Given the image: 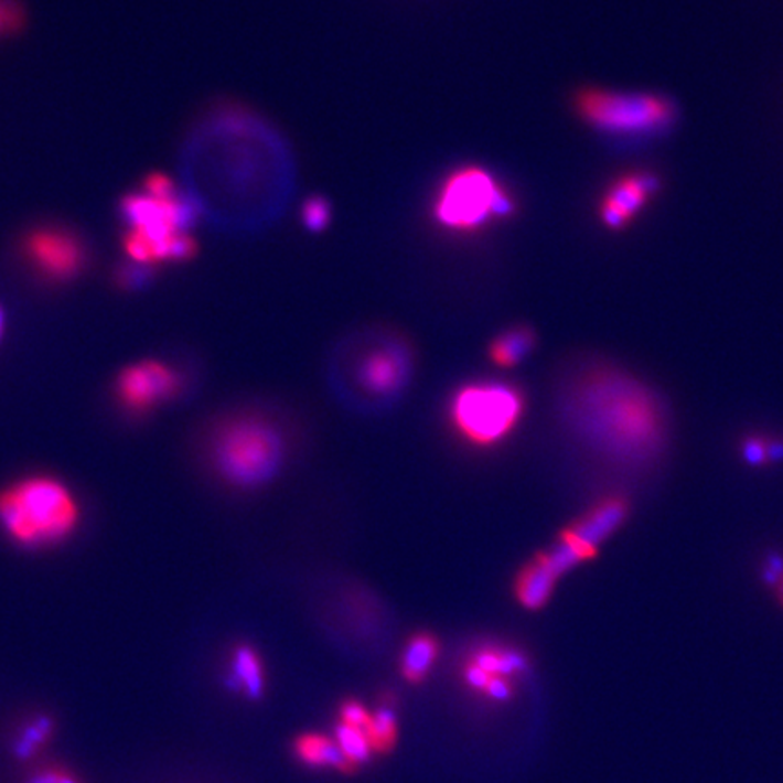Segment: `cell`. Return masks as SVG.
<instances>
[{
  "mask_svg": "<svg viewBox=\"0 0 783 783\" xmlns=\"http://www.w3.org/2000/svg\"><path fill=\"white\" fill-rule=\"evenodd\" d=\"M560 412L586 444L622 463L653 458L666 438L658 397L613 366L588 365L575 372L562 387Z\"/></svg>",
  "mask_w": 783,
  "mask_h": 783,
  "instance_id": "cell-1",
  "label": "cell"
},
{
  "mask_svg": "<svg viewBox=\"0 0 783 783\" xmlns=\"http://www.w3.org/2000/svg\"><path fill=\"white\" fill-rule=\"evenodd\" d=\"M294 439L286 421L264 410L233 414L214 427L207 459L219 481L236 490L275 483L290 463Z\"/></svg>",
  "mask_w": 783,
  "mask_h": 783,
  "instance_id": "cell-2",
  "label": "cell"
},
{
  "mask_svg": "<svg viewBox=\"0 0 783 783\" xmlns=\"http://www.w3.org/2000/svg\"><path fill=\"white\" fill-rule=\"evenodd\" d=\"M78 523L77 497L58 479L30 475L0 490V529L21 548L61 545Z\"/></svg>",
  "mask_w": 783,
  "mask_h": 783,
  "instance_id": "cell-3",
  "label": "cell"
},
{
  "mask_svg": "<svg viewBox=\"0 0 783 783\" xmlns=\"http://www.w3.org/2000/svg\"><path fill=\"white\" fill-rule=\"evenodd\" d=\"M124 214L131 224L126 249L140 264L189 260L196 250L189 235L193 224V205L176 193L165 196L131 194L124 200Z\"/></svg>",
  "mask_w": 783,
  "mask_h": 783,
  "instance_id": "cell-4",
  "label": "cell"
},
{
  "mask_svg": "<svg viewBox=\"0 0 783 783\" xmlns=\"http://www.w3.org/2000/svg\"><path fill=\"white\" fill-rule=\"evenodd\" d=\"M524 410L523 388L503 379H481L452 392L447 419L469 447L494 448L514 432Z\"/></svg>",
  "mask_w": 783,
  "mask_h": 783,
  "instance_id": "cell-5",
  "label": "cell"
},
{
  "mask_svg": "<svg viewBox=\"0 0 783 783\" xmlns=\"http://www.w3.org/2000/svg\"><path fill=\"white\" fill-rule=\"evenodd\" d=\"M575 115L591 129L613 137H655L677 122V106L658 93L613 92L580 87Z\"/></svg>",
  "mask_w": 783,
  "mask_h": 783,
  "instance_id": "cell-6",
  "label": "cell"
},
{
  "mask_svg": "<svg viewBox=\"0 0 783 783\" xmlns=\"http://www.w3.org/2000/svg\"><path fill=\"white\" fill-rule=\"evenodd\" d=\"M506 189L481 168H463L450 174L439 189L433 216L455 233H470L514 213Z\"/></svg>",
  "mask_w": 783,
  "mask_h": 783,
  "instance_id": "cell-7",
  "label": "cell"
},
{
  "mask_svg": "<svg viewBox=\"0 0 783 783\" xmlns=\"http://www.w3.org/2000/svg\"><path fill=\"white\" fill-rule=\"evenodd\" d=\"M628 510L630 506L622 497L604 498L580 519L566 526L554 545L546 551L535 554V559L559 580L575 566L596 557L602 540L608 539L624 523Z\"/></svg>",
  "mask_w": 783,
  "mask_h": 783,
  "instance_id": "cell-8",
  "label": "cell"
},
{
  "mask_svg": "<svg viewBox=\"0 0 783 783\" xmlns=\"http://www.w3.org/2000/svg\"><path fill=\"white\" fill-rule=\"evenodd\" d=\"M412 346L403 336L382 334L354 362V382L368 396L392 397L407 387Z\"/></svg>",
  "mask_w": 783,
  "mask_h": 783,
  "instance_id": "cell-9",
  "label": "cell"
},
{
  "mask_svg": "<svg viewBox=\"0 0 783 783\" xmlns=\"http://www.w3.org/2000/svg\"><path fill=\"white\" fill-rule=\"evenodd\" d=\"M182 376L168 363H132L117 377V399L131 412L143 414L162 403L171 401L182 392Z\"/></svg>",
  "mask_w": 783,
  "mask_h": 783,
  "instance_id": "cell-10",
  "label": "cell"
},
{
  "mask_svg": "<svg viewBox=\"0 0 783 783\" xmlns=\"http://www.w3.org/2000/svg\"><path fill=\"white\" fill-rule=\"evenodd\" d=\"M661 189V176L646 169L616 176L602 194L599 205L602 224L610 230L626 229L644 207L652 204Z\"/></svg>",
  "mask_w": 783,
  "mask_h": 783,
  "instance_id": "cell-11",
  "label": "cell"
},
{
  "mask_svg": "<svg viewBox=\"0 0 783 783\" xmlns=\"http://www.w3.org/2000/svg\"><path fill=\"white\" fill-rule=\"evenodd\" d=\"M28 258L52 280H69L84 265V249L77 239L61 230H39L26 244Z\"/></svg>",
  "mask_w": 783,
  "mask_h": 783,
  "instance_id": "cell-12",
  "label": "cell"
},
{
  "mask_svg": "<svg viewBox=\"0 0 783 783\" xmlns=\"http://www.w3.org/2000/svg\"><path fill=\"white\" fill-rule=\"evenodd\" d=\"M557 579L551 577L539 560H528L521 566L514 579V596L524 610L539 611L548 604L554 596Z\"/></svg>",
  "mask_w": 783,
  "mask_h": 783,
  "instance_id": "cell-13",
  "label": "cell"
},
{
  "mask_svg": "<svg viewBox=\"0 0 783 783\" xmlns=\"http://www.w3.org/2000/svg\"><path fill=\"white\" fill-rule=\"evenodd\" d=\"M537 345V332L528 325H512L490 341L489 357L498 368H512L523 363Z\"/></svg>",
  "mask_w": 783,
  "mask_h": 783,
  "instance_id": "cell-14",
  "label": "cell"
},
{
  "mask_svg": "<svg viewBox=\"0 0 783 783\" xmlns=\"http://www.w3.org/2000/svg\"><path fill=\"white\" fill-rule=\"evenodd\" d=\"M439 646L438 636L430 631H418L408 639L403 647L401 658H399V669L403 677L412 684H419L432 672L433 664L438 662Z\"/></svg>",
  "mask_w": 783,
  "mask_h": 783,
  "instance_id": "cell-15",
  "label": "cell"
},
{
  "mask_svg": "<svg viewBox=\"0 0 783 783\" xmlns=\"http://www.w3.org/2000/svg\"><path fill=\"white\" fill-rule=\"evenodd\" d=\"M227 684L233 689H242L250 698H260L265 689L264 662L255 647L249 644H239L230 655L229 675Z\"/></svg>",
  "mask_w": 783,
  "mask_h": 783,
  "instance_id": "cell-16",
  "label": "cell"
},
{
  "mask_svg": "<svg viewBox=\"0 0 783 783\" xmlns=\"http://www.w3.org/2000/svg\"><path fill=\"white\" fill-rule=\"evenodd\" d=\"M469 661L481 667L484 673H489L490 677L510 678L517 673L526 672L529 667L528 658L523 652L498 644L479 646Z\"/></svg>",
  "mask_w": 783,
  "mask_h": 783,
  "instance_id": "cell-17",
  "label": "cell"
},
{
  "mask_svg": "<svg viewBox=\"0 0 783 783\" xmlns=\"http://www.w3.org/2000/svg\"><path fill=\"white\" fill-rule=\"evenodd\" d=\"M296 757L300 758L301 762L312 768H334L340 771H352L351 763L346 762L345 754L341 753L337 748L336 740H331L323 734H303L298 738L294 743Z\"/></svg>",
  "mask_w": 783,
  "mask_h": 783,
  "instance_id": "cell-18",
  "label": "cell"
},
{
  "mask_svg": "<svg viewBox=\"0 0 783 783\" xmlns=\"http://www.w3.org/2000/svg\"><path fill=\"white\" fill-rule=\"evenodd\" d=\"M334 734H336L337 748L341 749V753L345 754L346 762L351 763L352 768L356 769L360 763L371 760L374 749H372L371 740L366 737V731L340 722Z\"/></svg>",
  "mask_w": 783,
  "mask_h": 783,
  "instance_id": "cell-19",
  "label": "cell"
},
{
  "mask_svg": "<svg viewBox=\"0 0 783 783\" xmlns=\"http://www.w3.org/2000/svg\"><path fill=\"white\" fill-rule=\"evenodd\" d=\"M366 737L371 740L372 749L377 753H388L394 748L397 720L392 707H383L376 715H372L371 726L366 728Z\"/></svg>",
  "mask_w": 783,
  "mask_h": 783,
  "instance_id": "cell-20",
  "label": "cell"
},
{
  "mask_svg": "<svg viewBox=\"0 0 783 783\" xmlns=\"http://www.w3.org/2000/svg\"><path fill=\"white\" fill-rule=\"evenodd\" d=\"M52 722L47 718H36L24 729L15 746V753L21 758L31 757L52 734Z\"/></svg>",
  "mask_w": 783,
  "mask_h": 783,
  "instance_id": "cell-21",
  "label": "cell"
},
{
  "mask_svg": "<svg viewBox=\"0 0 783 783\" xmlns=\"http://www.w3.org/2000/svg\"><path fill=\"white\" fill-rule=\"evenodd\" d=\"M301 218H303L307 229L318 233V230L325 229V225L329 224L331 207L325 200L315 196V199L307 200Z\"/></svg>",
  "mask_w": 783,
  "mask_h": 783,
  "instance_id": "cell-22",
  "label": "cell"
},
{
  "mask_svg": "<svg viewBox=\"0 0 783 783\" xmlns=\"http://www.w3.org/2000/svg\"><path fill=\"white\" fill-rule=\"evenodd\" d=\"M340 712L341 722L363 729V731H366V728L371 726V712L366 711V707L362 702H357V700H352V698L345 700V702L341 704Z\"/></svg>",
  "mask_w": 783,
  "mask_h": 783,
  "instance_id": "cell-23",
  "label": "cell"
},
{
  "mask_svg": "<svg viewBox=\"0 0 783 783\" xmlns=\"http://www.w3.org/2000/svg\"><path fill=\"white\" fill-rule=\"evenodd\" d=\"M28 783H81L67 769L44 768L36 771Z\"/></svg>",
  "mask_w": 783,
  "mask_h": 783,
  "instance_id": "cell-24",
  "label": "cell"
},
{
  "mask_svg": "<svg viewBox=\"0 0 783 783\" xmlns=\"http://www.w3.org/2000/svg\"><path fill=\"white\" fill-rule=\"evenodd\" d=\"M484 693H486L492 700H508V698L514 695V687L510 684L508 678L492 677Z\"/></svg>",
  "mask_w": 783,
  "mask_h": 783,
  "instance_id": "cell-25",
  "label": "cell"
},
{
  "mask_svg": "<svg viewBox=\"0 0 783 783\" xmlns=\"http://www.w3.org/2000/svg\"><path fill=\"white\" fill-rule=\"evenodd\" d=\"M489 673H484L481 667L475 666L472 662H466V667H464V680L469 684L472 689H478V691H484L490 682Z\"/></svg>",
  "mask_w": 783,
  "mask_h": 783,
  "instance_id": "cell-26",
  "label": "cell"
},
{
  "mask_svg": "<svg viewBox=\"0 0 783 783\" xmlns=\"http://www.w3.org/2000/svg\"><path fill=\"white\" fill-rule=\"evenodd\" d=\"M746 455H748L751 463H762L763 459L769 455V447L754 439V441H749L748 447H746Z\"/></svg>",
  "mask_w": 783,
  "mask_h": 783,
  "instance_id": "cell-27",
  "label": "cell"
},
{
  "mask_svg": "<svg viewBox=\"0 0 783 783\" xmlns=\"http://www.w3.org/2000/svg\"><path fill=\"white\" fill-rule=\"evenodd\" d=\"M11 15V11H8V8H6L2 2H0V31H2V28L6 26V22H8V17Z\"/></svg>",
  "mask_w": 783,
  "mask_h": 783,
  "instance_id": "cell-28",
  "label": "cell"
},
{
  "mask_svg": "<svg viewBox=\"0 0 783 783\" xmlns=\"http://www.w3.org/2000/svg\"><path fill=\"white\" fill-rule=\"evenodd\" d=\"M2 331H4V314H2V309H0V336H2Z\"/></svg>",
  "mask_w": 783,
  "mask_h": 783,
  "instance_id": "cell-29",
  "label": "cell"
},
{
  "mask_svg": "<svg viewBox=\"0 0 783 783\" xmlns=\"http://www.w3.org/2000/svg\"><path fill=\"white\" fill-rule=\"evenodd\" d=\"M779 599H780V602H782V605H783V579L780 580Z\"/></svg>",
  "mask_w": 783,
  "mask_h": 783,
  "instance_id": "cell-30",
  "label": "cell"
}]
</instances>
